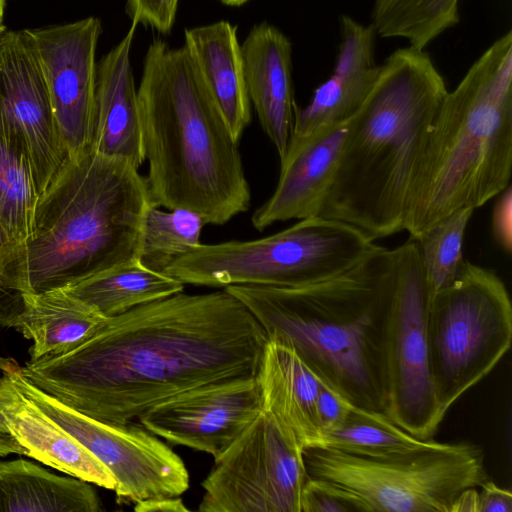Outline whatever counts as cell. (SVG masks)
Wrapping results in <instances>:
<instances>
[{
    "label": "cell",
    "mask_w": 512,
    "mask_h": 512,
    "mask_svg": "<svg viewBox=\"0 0 512 512\" xmlns=\"http://www.w3.org/2000/svg\"><path fill=\"white\" fill-rule=\"evenodd\" d=\"M427 338L434 391L445 415L510 348L512 306L501 278L466 260L456 280L428 300Z\"/></svg>",
    "instance_id": "obj_9"
},
{
    "label": "cell",
    "mask_w": 512,
    "mask_h": 512,
    "mask_svg": "<svg viewBox=\"0 0 512 512\" xmlns=\"http://www.w3.org/2000/svg\"><path fill=\"white\" fill-rule=\"evenodd\" d=\"M341 39L331 75L313 92L308 104L296 106L290 142L350 119L372 88L380 65L375 61V31L353 18L340 17Z\"/></svg>",
    "instance_id": "obj_17"
},
{
    "label": "cell",
    "mask_w": 512,
    "mask_h": 512,
    "mask_svg": "<svg viewBox=\"0 0 512 512\" xmlns=\"http://www.w3.org/2000/svg\"><path fill=\"white\" fill-rule=\"evenodd\" d=\"M248 96L279 158L286 153L296 103L292 78V44L277 27L255 24L241 44Z\"/></svg>",
    "instance_id": "obj_18"
},
{
    "label": "cell",
    "mask_w": 512,
    "mask_h": 512,
    "mask_svg": "<svg viewBox=\"0 0 512 512\" xmlns=\"http://www.w3.org/2000/svg\"><path fill=\"white\" fill-rule=\"evenodd\" d=\"M380 247L350 224L314 216L256 240L200 243L162 272L184 285L300 287L338 276Z\"/></svg>",
    "instance_id": "obj_7"
},
{
    "label": "cell",
    "mask_w": 512,
    "mask_h": 512,
    "mask_svg": "<svg viewBox=\"0 0 512 512\" xmlns=\"http://www.w3.org/2000/svg\"><path fill=\"white\" fill-rule=\"evenodd\" d=\"M137 512H183L188 511L180 497H163L139 501L135 503Z\"/></svg>",
    "instance_id": "obj_38"
},
{
    "label": "cell",
    "mask_w": 512,
    "mask_h": 512,
    "mask_svg": "<svg viewBox=\"0 0 512 512\" xmlns=\"http://www.w3.org/2000/svg\"><path fill=\"white\" fill-rule=\"evenodd\" d=\"M10 384L12 399L1 413L6 428L25 450V455L72 477L114 491L116 482L107 467Z\"/></svg>",
    "instance_id": "obj_22"
},
{
    "label": "cell",
    "mask_w": 512,
    "mask_h": 512,
    "mask_svg": "<svg viewBox=\"0 0 512 512\" xmlns=\"http://www.w3.org/2000/svg\"><path fill=\"white\" fill-rule=\"evenodd\" d=\"M303 459L308 477L325 482L355 511L451 512L464 490L490 479L482 449L471 442H438L389 459L310 446Z\"/></svg>",
    "instance_id": "obj_8"
},
{
    "label": "cell",
    "mask_w": 512,
    "mask_h": 512,
    "mask_svg": "<svg viewBox=\"0 0 512 512\" xmlns=\"http://www.w3.org/2000/svg\"><path fill=\"white\" fill-rule=\"evenodd\" d=\"M39 197L27 156L14 143L0 135V241L3 245V279L6 265L32 234Z\"/></svg>",
    "instance_id": "obj_26"
},
{
    "label": "cell",
    "mask_w": 512,
    "mask_h": 512,
    "mask_svg": "<svg viewBox=\"0 0 512 512\" xmlns=\"http://www.w3.org/2000/svg\"><path fill=\"white\" fill-rule=\"evenodd\" d=\"M222 3L228 6L238 7L245 3H247L249 0H220Z\"/></svg>",
    "instance_id": "obj_41"
},
{
    "label": "cell",
    "mask_w": 512,
    "mask_h": 512,
    "mask_svg": "<svg viewBox=\"0 0 512 512\" xmlns=\"http://www.w3.org/2000/svg\"><path fill=\"white\" fill-rule=\"evenodd\" d=\"M354 508L325 482L309 478L301 495V512H352Z\"/></svg>",
    "instance_id": "obj_33"
},
{
    "label": "cell",
    "mask_w": 512,
    "mask_h": 512,
    "mask_svg": "<svg viewBox=\"0 0 512 512\" xmlns=\"http://www.w3.org/2000/svg\"><path fill=\"white\" fill-rule=\"evenodd\" d=\"M349 120L322 127L288 144L270 198L251 217L263 231L280 221L319 216L338 166Z\"/></svg>",
    "instance_id": "obj_16"
},
{
    "label": "cell",
    "mask_w": 512,
    "mask_h": 512,
    "mask_svg": "<svg viewBox=\"0 0 512 512\" xmlns=\"http://www.w3.org/2000/svg\"><path fill=\"white\" fill-rule=\"evenodd\" d=\"M47 87L58 135L67 156L91 147L94 134L96 49L101 20L27 29Z\"/></svg>",
    "instance_id": "obj_14"
},
{
    "label": "cell",
    "mask_w": 512,
    "mask_h": 512,
    "mask_svg": "<svg viewBox=\"0 0 512 512\" xmlns=\"http://www.w3.org/2000/svg\"><path fill=\"white\" fill-rule=\"evenodd\" d=\"M205 220L187 209L160 210L152 205L146 213L140 260L149 268L163 271L175 259L200 244Z\"/></svg>",
    "instance_id": "obj_30"
},
{
    "label": "cell",
    "mask_w": 512,
    "mask_h": 512,
    "mask_svg": "<svg viewBox=\"0 0 512 512\" xmlns=\"http://www.w3.org/2000/svg\"><path fill=\"white\" fill-rule=\"evenodd\" d=\"M6 0H0V21H3Z\"/></svg>",
    "instance_id": "obj_42"
},
{
    "label": "cell",
    "mask_w": 512,
    "mask_h": 512,
    "mask_svg": "<svg viewBox=\"0 0 512 512\" xmlns=\"http://www.w3.org/2000/svg\"><path fill=\"white\" fill-rule=\"evenodd\" d=\"M394 423L383 411L354 406L337 428L322 434L318 447L371 459H389L435 446Z\"/></svg>",
    "instance_id": "obj_27"
},
{
    "label": "cell",
    "mask_w": 512,
    "mask_h": 512,
    "mask_svg": "<svg viewBox=\"0 0 512 512\" xmlns=\"http://www.w3.org/2000/svg\"><path fill=\"white\" fill-rule=\"evenodd\" d=\"M23 302L14 328L32 341L30 361L75 349L108 319L63 288L24 293Z\"/></svg>",
    "instance_id": "obj_23"
},
{
    "label": "cell",
    "mask_w": 512,
    "mask_h": 512,
    "mask_svg": "<svg viewBox=\"0 0 512 512\" xmlns=\"http://www.w3.org/2000/svg\"><path fill=\"white\" fill-rule=\"evenodd\" d=\"M89 482L63 477L22 458L0 461V512H98Z\"/></svg>",
    "instance_id": "obj_24"
},
{
    "label": "cell",
    "mask_w": 512,
    "mask_h": 512,
    "mask_svg": "<svg viewBox=\"0 0 512 512\" xmlns=\"http://www.w3.org/2000/svg\"><path fill=\"white\" fill-rule=\"evenodd\" d=\"M459 0H375L372 23L383 38H404L409 46L424 48L459 23Z\"/></svg>",
    "instance_id": "obj_28"
},
{
    "label": "cell",
    "mask_w": 512,
    "mask_h": 512,
    "mask_svg": "<svg viewBox=\"0 0 512 512\" xmlns=\"http://www.w3.org/2000/svg\"><path fill=\"white\" fill-rule=\"evenodd\" d=\"M268 341L226 289L183 292L108 318L75 349L28 360L23 377L99 421L127 425L175 395L257 377Z\"/></svg>",
    "instance_id": "obj_1"
},
{
    "label": "cell",
    "mask_w": 512,
    "mask_h": 512,
    "mask_svg": "<svg viewBox=\"0 0 512 512\" xmlns=\"http://www.w3.org/2000/svg\"><path fill=\"white\" fill-rule=\"evenodd\" d=\"M354 406L357 405L321 379V385L316 400V417L321 436L340 426L346 420Z\"/></svg>",
    "instance_id": "obj_32"
},
{
    "label": "cell",
    "mask_w": 512,
    "mask_h": 512,
    "mask_svg": "<svg viewBox=\"0 0 512 512\" xmlns=\"http://www.w3.org/2000/svg\"><path fill=\"white\" fill-rule=\"evenodd\" d=\"M258 381L263 409L289 430L303 448L316 446L321 431L316 417V400L321 378L289 345L268 340Z\"/></svg>",
    "instance_id": "obj_21"
},
{
    "label": "cell",
    "mask_w": 512,
    "mask_h": 512,
    "mask_svg": "<svg viewBox=\"0 0 512 512\" xmlns=\"http://www.w3.org/2000/svg\"><path fill=\"white\" fill-rule=\"evenodd\" d=\"M428 291L419 247L395 248L392 285L380 321L383 412L420 439H431L445 415L434 391L427 338Z\"/></svg>",
    "instance_id": "obj_10"
},
{
    "label": "cell",
    "mask_w": 512,
    "mask_h": 512,
    "mask_svg": "<svg viewBox=\"0 0 512 512\" xmlns=\"http://www.w3.org/2000/svg\"><path fill=\"white\" fill-rule=\"evenodd\" d=\"M395 250L380 247L350 270L300 287L231 285L270 341L292 347L322 380L355 405L383 411L380 321Z\"/></svg>",
    "instance_id": "obj_5"
},
{
    "label": "cell",
    "mask_w": 512,
    "mask_h": 512,
    "mask_svg": "<svg viewBox=\"0 0 512 512\" xmlns=\"http://www.w3.org/2000/svg\"><path fill=\"white\" fill-rule=\"evenodd\" d=\"M136 24L97 63L94 134L91 149L136 168L145 161L140 106L131 64Z\"/></svg>",
    "instance_id": "obj_19"
},
{
    "label": "cell",
    "mask_w": 512,
    "mask_h": 512,
    "mask_svg": "<svg viewBox=\"0 0 512 512\" xmlns=\"http://www.w3.org/2000/svg\"><path fill=\"white\" fill-rule=\"evenodd\" d=\"M62 288L95 308L105 318H112L183 292L184 284L137 259Z\"/></svg>",
    "instance_id": "obj_25"
},
{
    "label": "cell",
    "mask_w": 512,
    "mask_h": 512,
    "mask_svg": "<svg viewBox=\"0 0 512 512\" xmlns=\"http://www.w3.org/2000/svg\"><path fill=\"white\" fill-rule=\"evenodd\" d=\"M492 232L501 249L512 251V187L509 184L497 195L492 211Z\"/></svg>",
    "instance_id": "obj_34"
},
{
    "label": "cell",
    "mask_w": 512,
    "mask_h": 512,
    "mask_svg": "<svg viewBox=\"0 0 512 512\" xmlns=\"http://www.w3.org/2000/svg\"><path fill=\"white\" fill-rule=\"evenodd\" d=\"M512 171V32L496 39L445 94L417 160L404 231L417 240L462 208L476 209Z\"/></svg>",
    "instance_id": "obj_6"
},
{
    "label": "cell",
    "mask_w": 512,
    "mask_h": 512,
    "mask_svg": "<svg viewBox=\"0 0 512 512\" xmlns=\"http://www.w3.org/2000/svg\"><path fill=\"white\" fill-rule=\"evenodd\" d=\"M12 394V386L7 375L3 373V377L0 379V456L2 457L9 454L25 455V450L6 428L1 413V410L11 401Z\"/></svg>",
    "instance_id": "obj_37"
},
{
    "label": "cell",
    "mask_w": 512,
    "mask_h": 512,
    "mask_svg": "<svg viewBox=\"0 0 512 512\" xmlns=\"http://www.w3.org/2000/svg\"><path fill=\"white\" fill-rule=\"evenodd\" d=\"M179 0H126L125 10L132 23L168 34L175 22Z\"/></svg>",
    "instance_id": "obj_31"
},
{
    "label": "cell",
    "mask_w": 512,
    "mask_h": 512,
    "mask_svg": "<svg viewBox=\"0 0 512 512\" xmlns=\"http://www.w3.org/2000/svg\"><path fill=\"white\" fill-rule=\"evenodd\" d=\"M447 91L426 51L409 46L390 54L349 120L319 216L373 241L404 231L415 166Z\"/></svg>",
    "instance_id": "obj_3"
},
{
    "label": "cell",
    "mask_w": 512,
    "mask_h": 512,
    "mask_svg": "<svg viewBox=\"0 0 512 512\" xmlns=\"http://www.w3.org/2000/svg\"><path fill=\"white\" fill-rule=\"evenodd\" d=\"M0 135L25 153L41 195L67 155L27 29L0 32Z\"/></svg>",
    "instance_id": "obj_13"
},
{
    "label": "cell",
    "mask_w": 512,
    "mask_h": 512,
    "mask_svg": "<svg viewBox=\"0 0 512 512\" xmlns=\"http://www.w3.org/2000/svg\"><path fill=\"white\" fill-rule=\"evenodd\" d=\"M137 92L153 203L193 211L214 225L246 212L251 190L238 141L186 48L154 39Z\"/></svg>",
    "instance_id": "obj_2"
},
{
    "label": "cell",
    "mask_w": 512,
    "mask_h": 512,
    "mask_svg": "<svg viewBox=\"0 0 512 512\" xmlns=\"http://www.w3.org/2000/svg\"><path fill=\"white\" fill-rule=\"evenodd\" d=\"M478 492L477 512H512V493L486 480Z\"/></svg>",
    "instance_id": "obj_36"
},
{
    "label": "cell",
    "mask_w": 512,
    "mask_h": 512,
    "mask_svg": "<svg viewBox=\"0 0 512 512\" xmlns=\"http://www.w3.org/2000/svg\"><path fill=\"white\" fill-rule=\"evenodd\" d=\"M303 447L263 409L202 483V512H301Z\"/></svg>",
    "instance_id": "obj_11"
},
{
    "label": "cell",
    "mask_w": 512,
    "mask_h": 512,
    "mask_svg": "<svg viewBox=\"0 0 512 512\" xmlns=\"http://www.w3.org/2000/svg\"><path fill=\"white\" fill-rule=\"evenodd\" d=\"M3 245L0 241V327L14 328L23 310V294L9 288L2 275Z\"/></svg>",
    "instance_id": "obj_35"
},
{
    "label": "cell",
    "mask_w": 512,
    "mask_h": 512,
    "mask_svg": "<svg viewBox=\"0 0 512 512\" xmlns=\"http://www.w3.org/2000/svg\"><path fill=\"white\" fill-rule=\"evenodd\" d=\"M263 410L257 377L203 385L144 412L138 421L174 445L220 456Z\"/></svg>",
    "instance_id": "obj_15"
},
{
    "label": "cell",
    "mask_w": 512,
    "mask_h": 512,
    "mask_svg": "<svg viewBox=\"0 0 512 512\" xmlns=\"http://www.w3.org/2000/svg\"><path fill=\"white\" fill-rule=\"evenodd\" d=\"M18 364L11 358L3 357L0 355V370L3 372L15 368Z\"/></svg>",
    "instance_id": "obj_40"
},
{
    "label": "cell",
    "mask_w": 512,
    "mask_h": 512,
    "mask_svg": "<svg viewBox=\"0 0 512 512\" xmlns=\"http://www.w3.org/2000/svg\"><path fill=\"white\" fill-rule=\"evenodd\" d=\"M472 208H462L432 225L415 240L428 291V300L451 285L461 273L465 261L463 243Z\"/></svg>",
    "instance_id": "obj_29"
},
{
    "label": "cell",
    "mask_w": 512,
    "mask_h": 512,
    "mask_svg": "<svg viewBox=\"0 0 512 512\" xmlns=\"http://www.w3.org/2000/svg\"><path fill=\"white\" fill-rule=\"evenodd\" d=\"M152 205L131 163L91 148L67 156L39 197L32 234L6 265L5 283L41 293L140 259Z\"/></svg>",
    "instance_id": "obj_4"
},
{
    "label": "cell",
    "mask_w": 512,
    "mask_h": 512,
    "mask_svg": "<svg viewBox=\"0 0 512 512\" xmlns=\"http://www.w3.org/2000/svg\"><path fill=\"white\" fill-rule=\"evenodd\" d=\"M5 28H6V27H5V26L2 24V22L0 21V32H1L2 30H4Z\"/></svg>",
    "instance_id": "obj_43"
},
{
    "label": "cell",
    "mask_w": 512,
    "mask_h": 512,
    "mask_svg": "<svg viewBox=\"0 0 512 512\" xmlns=\"http://www.w3.org/2000/svg\"><path fill=\"white\" fill-rule=\"evenodd\" d=\"M477 499L476 488H468L456 498L451 512H477Z\"/></svg>",
    "instance_id": "obj_39"
},
{
    "label": "cell",
    "mask_w": 512,
    "mask_h": 512,
    "mask_svg": "<svg viewBox=\"0 0 512 512\" xmlns=\"http://www.w3.org/2000/svg\"><path fill=\"white\" fill-rule=\"evenodd\" d=\"M4 373L17 390L107 467L119 502L177 497L189 488L181 457L143 426L114 425L87 416L34 386L19 366Z\"/></svg>",
    "instance_id": "obj_12"
},
{
    "label": "cell",
    "mask_w": 512,
    "mask_h": 512,
    "mask_svg": "<svg viewBox=\"0 0 512 512\" xmlns=\"http://www.w3.org/2000/svg\"><path fill=\"white\" fill-rule=\"evenodd\" d=\"M184 47L204 86L239 142L251 122L237 26L221 20L185 29Z\"/></svg>",
    "instance_id": "obj_20"
}]
</instances>
